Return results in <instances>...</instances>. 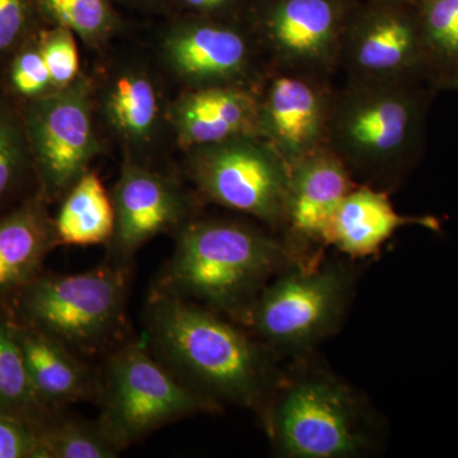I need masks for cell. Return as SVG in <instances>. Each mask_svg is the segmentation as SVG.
<instances>
[{"label": "cell", "instance_id": "cell-1", "mask_svg": "<svg viewBox=\"0 0 458 458\" xmlns=\"http://www.w3.org/2000/svg\"><path fill=\"white\" fill-rule=\"evenodd\" d=\"M149 351L192 390L262 418L284 378L279 358L221 313L150 289L144 309Z\"/></svg>", "mask_w": 458, "mask_h": 458}, {"label": "cell", "instance_id": "cell-13", "mask_svg": "<svg viewBox=\"0 0 458 458\" xmlns=\"http://www.w3.org/2000/svg\"><path fill=\"white\" fill-rule=\"evenodd\" d=\"M354 80H427L426 50L417 16L384 12L373 14L343 41ZM432 83V82H430Z\"/></svg>", "mask_w": 458, "mask_h": 458}, {"label": "cell", "instance_id": "cell-28", "mask_svg": "<svg viewBox=\"0 0 458 458\" xmlns=\"http://www.w3.org/2000/svg\"><path fill=\"white\" fill-rule=\"evenodd\" d=\"M11 78L14 89L25 98H42L53 87L40 47L25 50L16 57Z\"/></svg>", "mask_w": 458, "mask_h": 458}, {"label": "cell", "instance_id": "cell-32", "mask_svg": "<svg viewBox=\"0 0 458 458\" xmlns=\"http://www.w3.org/2000/svg\"><path fill=\"white\" fill-rule=\"evenodd\" d=\"M437 89L458 90V68L437 84Z\"/></svg>", "mask_w": 458, "mask_h": 458}, {"label": "cell", "instance_id": "cell-5", "mask_svg": "<svg viewBox=\"0 0 458 458\" xmlns=\"http://www.w3.org/2000/svg\"><path fill=\"white\" fill-rule=\"evenodd\" d=\"M132 267L104 261L80 274L42 271L5 301V318L64 344L83 358L106 357L129 335Z\"/></svg>", "mask_w": 458, "mask_h": 458}, {"label": "cell", "instance_id": "cell-3", "mask_svg": "<svg viewBox=\"0 0 458 458\" xmlns=\"http://www.w3.org/2000/svg\"><path fill=\"white\" fill-rule=\"evenodd\" d=\"M421 81L354 80L333 98L327 147L349 171L393 183L417 165L432 95Z\"/></svg>", "mask_w": 458, "mask_h": 458}, {"label": "cell", "instance_id": "cell-33", "mask_svg": "<svg viewBox=\"0 0 458 458\" xmlns=\"http://www.w3.org/2000/svg\"><path fill=\"white\" fill-rule=\"evenodd\" d=\"M134 2H141V0H134Z\"/></svg>", "mask_w": 458, "mask_h": 458}, {"label": "cell", "instance_id": "cell-20", "mask_svg": "<svg viewBox=\"0 0 458 458\" xmlns=\"http://www.w3.org/2000/svg\"><path fill=\"white\" fill-rule=\"evenodd\" d=\"M57 246H106L114 236L113 199L95 172L87 171L66 191L53 219Z\"/></svg>", "mask_w": 458, "mask_h": 458}, {"label": "cell", "instance_id": "cell-2", "mask_svg": "<svg viewBox=\"0 0 458 458\" xmlns=\"http://www.w3.org/2000/svg\"><path fill=\"white\" fill-rule=\"evenodd\" d=\"M174 240V254L150 289L200 304L242 327L265 286L294 264L284 241L245 223L191 219Z\"/></svg>", "mask_w": 458, "mask_h": 458}, {"label": "cell", "instance_id": "cell-8", "mask_svg": "<svg viewBox=\"0 0 458 458\" xmlns=\"http://www.w3.org/2000/svg\"><path fill=\"white\" fill-rule=\"evenodd\" d=\"M189 174L208 200L271 227L284 225L291 168L261 138H233L192 148Z\"/></svg>", "mask_w": 458, "mask_h": 458}, {"label": "cell", "instance_id": "cell-27", "mask_svg": "<svg viewBox=\"0 0 458 458\" xmlns=\"http://www.w3.org/2000/svg\"><path fill=\"white\" fill-rule=\"evenodd\" d=\"M23 167V148L20 129L0 108V204L16 186Z\"/></svg>", "mask_w": 458, "mask_h": 458}, {"label": "cell", "instance_id": "cell-6", "mask_svg": "<svg viewBox=\"0 0 458 458\" xmlns=\"http://www.w3.org/2000/svg\"><path fill=\"white\" fill-rule=\"evenodd\" d=\"M355 285L349 259L325 258L316 267L294 262L265 286L243 327L279 360H307L342 327Z\"/></svg>", "mask_w": 458, "mask_h": 458}, {"label": "cell", "instance_id": "cell-29", "mask_svg": "<svg viewBox=\"0 0 458 458\" xmlns=\"http://www.w3.org/2000/svg\"><path fill=\"white\" fill-rule=\"evenodd\" d=\"M38 428L0 414V458H38Z\"/></svg>", "mask_w": 458, "mask_h": 458}, {"label": "cell", "instance_id": "cell-25", "mask_svg": "<svg viewBox=\"0 0 458 458\" xmlns=\"http://www.w3.org/2000/svg\"><path fill=\"white\" fill-rule=\"evenodd\" d=\"M38 11L83 40H104L116 25L110 0H38Z\"/></svg>", "mask_w": 458, "mask_h": 458}, {"label": "cell", "instance_id": "cell-9", "mask_svg": "<svg viewBox=\"0 0 458 458\" xmlns=\"http://www.w3.org/2000/svg\"><path fill=\"white\" fill-rule=\"evenodd\" d=\"M26 120L40 194L47 200L64 197L99 152L89 82L77 78L65 89L38 98Z\"/></svg>", "mask_w": 458, "mask_h": 458}, {"label": "cell", "instance_id": "cell-11", "mask_svg": "<svg viewBox=\"0 0 458 458\" xmlns=\"http://www.w3.org/2000/svg\"><path fill=\"white\" fill-rule=\"evenodd\" d=\"M354 188L351 171L328 147L292 165L283 241L295 264L316 267L324 260L328 225Z\"/></svg>", "mask_w": 458, "mask_h": 458}, {"label": "cell", "instance_id": "cell-12", "mask_svg": "<svg viewBox=\"0 0 458 458\" xmlns=\"http://www.w3.org/2000/svg\"><path fill=\"white\" fill-rule=\"evenodd\" d=\"M333 98L300 74L276 75L259 101L261 140L292 165L327 147Z\"/></svg>", "mask_w": 458, "mask_h": 458}, {"label": "cell", "instance_id": "cell-31", "mask_svg": "<svg viewBox=\"0 0 458 458\" xmlns=\"http://www.w3.org/2000/svg\"><path fill=\"white\" fill-rule=\"evenodd\" d=\"M182 2L195 11L203 12V13H216V12L225 11L236 0H182Z\"/></svg>", "mask_w": 458, "mask_h": 458}, {"label": "cell", "instance_id": "cell-24", "mask_svg": "<svg viewBox=\"0 0 458 458\" xmlns=\"http://www.w3.org/2000/svg\"><path fill=\"white\" fill-rule=\"evenodd\" d=\"M418 20L437 89L439 81L458 68V0H421Z\"/></svg>", "mask_w": 458, "mask_h": 458}, {"label": "cell", "instance_id": "cell-30", "mask_svg": "<svg viewBox=\"0 0 458 458\" xmlns=\"http://www.w3.org/2000/svg\"><path fill=\"white\" fill-rule=\"evenodd\" d=\"M38 9V0H0V55L22 38Z\"/></svg>", "mask_w": 458, "mask_h": 458}, {"label": "cell", "instance_id": "cell-16", "mask_svg": "<svg viewBox=\"0 0 458 458\" xmlns=\"http://www.w3.org/2000/svg\"><path fill=\"white\" fill-rule=\"evenodd\" d=\"M180 143L209 146L233 138L260 135L259 99L232 86H208L181 98L174 108Z\"/></svg>", "mask_w": 458, "mask_h": 458}, {"label": "cell", "instance_id": "cell-21", "mask_svg": "<svg viewBox=\"0 0 458 458\" xmlns=\"http://www.w3.org/2000/svg\"><path fill=\"white\" fill-rule=\"evenodd\" d=\"M57 412L38 399L11 321L0 318V414L21 419L40 429Z\"/></svg>", "mask_w": 458, "mask_h": 458}, {"label": "cell", "instance_id": "cell-22", "mask_svg": "<svg viewBox=\"0 0 458 458\" xmlns=\"http://www.w3.org/2000/svg\"><path fill=\"white\" fill-rule=\"evenodd\" d=\"M38 458H114L122 452L98 420L72 417L64 411L38 430Z\"/></svg>", "mask_w": 458, "mask_h": 458}, {"label": "cell", "instance_id": "cell-14", "mask_svg": "<svg viewBox=\"0 0 458 458\" xmlns=\"http://www.w3.org/2000/svg\"><path fill=\"white\" fill-rule=\"evenodd\" d=\"M8 319L33 390L44 405L53 411H64L73 403H98V367L53 337Z\"/></svg>", "mask_w": 458, "mask_h": 458}, {"label": "cell", "instance_id": "cell-17", "mask_svg": "<svg viewBox=\"0 0 458 458\" xmlns=\"http://www.w3.org/2000/svg\"><path fill=\"white\" fill-rule=\"evenodd\" d=\"M438 232L441 223L434 216H401L394 210L387 192L369 186L354 189L344 198L328 225L325 241L349 260L369 259L405 225Z\"/></svg>", "mask_w": 458, "mask_h": 458}, {"label": "cell", "instance_id": "cell-19", "mask_svg": "<svg viewBox=\"0 0 458 458\" xmlns=\"http://www.w3.org/2000/svg\"><path fill=\"white\" fill-rule=\"evenodd\" d=\"M57 247L47 199L38 194L0 218V302L26 288L44 271Z\"/></svg>", "mask_w": 458, "mask_h": 458}, {"label": "cell", "instance_id": "cell-26", "mask_svg": "<svg viewBox=\"0 0 458 458\" xmlns=\"http://www.w3.org/2000/svg\"><path fill=\"white\" fill-rule=\"evenodd\" d=\"M40 51L49 71L51 83L63 89L77 81L80 73V55L71 30L56 26L44 33Z\"/></svg>", "mask_w": 458, "mask_h": 458}, {"label": "cell", "instance_id": "cell-7", "mask_svg": "<svg viewBox=\"0 0 458 458\" xmlns=\"http://www.w3.org/2000/svg\"><path fill=\"white\" fill-rule=\"evenodd\" d=\"M98 419L120 452L181 419L216 414L223 406L192 390L149 351L129 337L98 367Z\"/></svg>", "mask_w": 458, "mask_h": 458}, {"label": "cell", "instance_id": "cell-15", "mask_svg": "<svg viewBox=\"0 0 458 458\" xmlns=\"http://www.w3.org/2000/svg\"><path fill=\"white\" fill-rule=\"evenodd\" d=\"M274 50L294 68H325L342 50V21L333 0H282L267 20Z\"/></svg>", "mask_w": 458, "mask_h": 458}, {"label": "cell", "instance_id": "cell-10", "mask_svg": "<svg viewBox=\"0 0 458 458\" xmlns=\"http://www.w3.org/2000/svg\"><path fill=\"white\" fill-rule=\"evenodd\" d=\"M114 236L105 260L116 267H132L141 247L159 234H174L191 221V204L179 183L162 174L128 164L114 185Z\"/></svg>", "mask_w": 458, "mask_h": 458}, {"label": "cell", "instance_id": "cell-23", "mask_svg": "<svg viewBox=\"0 0 458 458\" xmlns=\"http://www.w3.org/2000/svg\"><path fill=\"white\" fill-rule=\"evenodd\" d=\"M106 114L114 131L126 140H147L158 117V99L153 83L141 74H126L107 92Z\"/></svg>", "mask_w": 458, "mask_h": 458}, {"label": "cell", "instance_id": "cell-4", "mask_svg": "<svg viewBox=\"0 0 458 458\" xmlns=\"http://www.w3.org/2000/svg\"><path fill=\"white\" fill-rule=\"evenodd\" d=\"M285 458H355L377 450L379 427L369 403L334 373L294 361L261 418Z\"/></svg>", "mask_w": 458, "mask_h": 458}, {"label": "cell", "instance_id": "cell-18", "mask_svg": "<svg viewBox=\"0 0 458 458\" xmlns=\"http://www.w3.org/2000/svg\"><path fill=\"white\" fill-rule=\"evenodd\" d=\"M167 55L177 73L208 86L225 84L245 73L250 45L245 36L216 23H190L172 33Z\"/></svg>", "mask_w": 458, "mask_h": 458}]
</instances>
